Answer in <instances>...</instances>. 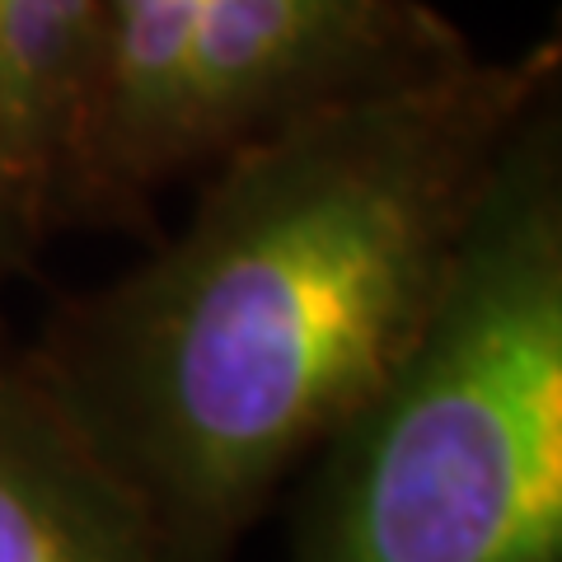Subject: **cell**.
Wrapping results in <instances>:
<instances>
[{
  "mask_svg": "<svg viewBox=\"0 0 562 562\" xmlns=\"http://www.w3.org/2000/svg\"><path fill=\"white\" fill-rule=\"evenodd\" d=\"M469 52L422 0H206L183 61V173L314 103L427 76Z\"/></svg>",
  "mask_w": 562,
  "mask_h": 562,
  "instance_id": "3",
  "label": "cell"
},
{
  "mask_svg": "<svg viewBox=\"0 0 562 562\" xmlns=\"http://www.w3.org/2000/svg\"><path fill=\"white\" fill-rule=\"evenodd\" d=\"M281 562H562V99L502 146L431 314L295 473Z\"/></svg>",
  "mask_w": 562,
  "mask_h": 562,
  "instance_id": "2",
  "label": "cell"
},
{
  "mask_svg": "<svg viewBox=\"0 0 562 562\" xmlns=\"http://www.w3.org/2000/svg\"><path fill=\"white\" fill-rule=\"evenodd\" d=\"M0 562H169L140 502L0 338Z\"/></svg>",
  "mask_w": 562,
  "mask_h": 562,
  "instance_id": "4",
  "label": "cell"
},
{
  "mask_svg": "<svg viewBox=\"0 0 562 562\" xmlns=\"http://www.w3.org/2000/svg\"><path fill=\"white\" fill-rule=\"evenodd\" d=\"M47 235L52 231L38 206V192H33L20 155L10 150L5 127H0V295L33 268Z\"/></svg>",
  "mask_w": 562,
  "mask_h": 562,
  "instance_id": "7",
  "label": "cell"
},
{
  "mask_svg": "<svg viewBox=\"0 0 562 562\" xmlns=\"http://www.w3.org/2000/svg\"><path fill=\"white\" fill-rule=\"evenodd\" d=\"M103 103V0H0V127L47 231L80 225Z\"/></svg>",
  "mask_w": 562,
  "mask_h": 562,
  "instance_id": "5",
  "label": "cell"
},
{
  "mask_svg": "<svg viewBox=\"0 0 562 562\" xmlns=\"http://www.w3.org/2000/svg\"><path fill=\"white\" fill-rule=\"evenodd\" d=\"M558 43L314 103L202 169L179 235L24 347L169 562H239L431 314Z\"/></svg>",
  "mask_w": 562,
  "mask_h": 562,
  "instance_id": "1",
  "label": "cell"
},
{
  "mask_svg": "<svg viewBox=\"0 0 562 562\" xmlns=\"http://www.w3.org/2000/svg\"><path fill=\"white\" fill-rule=\"evenodd\" d=\"M206 0H103V103L80 225H140L183 179V61Z\"/></svg>",
  "mask_w": 562,
  "mask_h": 562,
  "instance_id": "6",
  "label": "cell"
}]
</instances>
